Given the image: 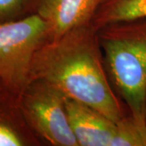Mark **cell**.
<instances>
[{
    "instance_id": "6da1fadb",
    "label": "cell",
    "mask_w": 146,
    "mask_h": 146,
    "mask_svg": "<svg viewBox=\"0 0 146 146\" xmlns=\"http://www.w3.org/2000/svg\"><path fill=\"white\" fill-rule=\"evenodd\" d=\"M33 80L50 84L66 98L89 106L115 123L130 115L111 87L98 31L91 25L47 40L33 58Z\"/></svg>"
},
{
    "instance_id": "7a4b0ae2",
    "label": "cell",
    "mask_w": 146,
    "mask_h": 146,
    "mask_svg": "<svg viewBox=\"0 0 146 146\" xmlns=\"http://www.w3.org/2000/svg\"><path fill=\"white\" fill-rule=\"evenodd\" d=\"M98 36L112 89L131 116L146 127V18L107 25Z\"/></svg>"
},
{
    "instance_id": "3957f363",
    "label": "cell",
    "mask_w": 146,
    "mask_h": 146,
    "mask_svg": "<svg viewBox=\"0 0 146 146\" xmlns=\"http://www.w3.org/2000/svg\"><path fill=\"white\" fill-rule=\"evenodd\" d=\"M49 39V25L36 13L0 24V80L21 96L30 82L35 53Z\"/></svg>"
},
{
    "instance_id": "277c9868",
    "label": "cell",
    "mask_w": 146,
    "mask_h": 146,
    "mask_svg": "<svg viewBox=\"0 0 146 146\" xmlns=\"http://www.w3.org/2000/svg\"><path fill=\"white\" fill-rule=\"evenodd\" d=\"M65 95L50 84L33 80L20 98L24 117L40 139L54 146H79L68 120Z\"/></svg>"
},
{
    "instance_id": "5b68a950",
    "label": "cell",
    "mask_w": 146,
    "mask_h": 146,
    "mask_svg": "<svg viewBox=\"0 0 146 146\" xmlns=\"http://www.w3.org/2000/svg\"><path fill=\"white\" fill-rule=\"evenodd\" d=\"M102 0H35L33 12L49 25V39L79 27L91 25Z\"/></svg>"
},
{
    "instance_id": "8992f818",
    "label": "cell",
    "mask_w": 146,
    "mask_h": 146,
    "mask_svg": "<svg viewBox=\"0 0 146 146\" xmlns=\"http://www.w3.org/2000/svg\"><path fill=\"white\" fill-rule=\"evenodd\" d=\"M66 108L79 146H111L117 123L89 106L68 98Z\"/></svg>"
},
{
    "instance_id": "52a82bcc",
    "label": "cell",
    "mask_w": 146,
    "mask_h": 146,
    "mask_svg": "<svg viewBox=\"0 0 146 146\" xmlns=\"http://www.w3.org/2000/svg\"><path fill=\"white\" fill-rule=\"evenodd\" d=\"M20 98L0 80V146L40 145L24 117Z\"/></svg>"
},
{
    "instance_id": "ba28073f",
    "label": "cell",
    "mask_w": 146,
    "mask_h": 146,
    "mask_svg": "<svg viewBox=\"0 0 146 146\" xmlns=\"http://www.w3.org/2000/svg\"><path fill=\"white\" fill-rule=\"evenodd\" d=\"M146 18V0H102L91 25L97 31L107 25Z\"/></svg>"
},
{
    "instance_id": "9c48e42d",
    "label": "cell",
    "mask_w": 146,
    "mask_h": 146,
    "mask_svg": "<svg viewBox=\"0 0 146 146\" xmlns=\"http://www.w3.org/2000/svg\"><path fill=\"white\" fill-rule=\"evenodd\" d=\"M111 146H146V127L127 115L117 123V131Z\"/></svg>"
},
{
    "instance_id": "30bf717a",
    "label": "cell",
    "mask_w": 146,
    "mask_h": 146,
    "mask_svg": "<svg viewBox=\"0 0 146 146\" xmlns=\"http://www.w3.org/2000/svg\"><path fill=\"white\" fill-rule=\"evenodd\" d=\"M34 4L35 0H0V24L30 15V7L34 11Z\"/></svg>"
}]
</instances>
